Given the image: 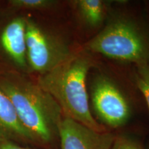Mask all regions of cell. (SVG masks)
Wrapping results in <instances>:
<instances>
[{
    "mask_svg": "<svg viewBox=\"0 0 149 149\" xmlns=\"http://www.w3.org/2000/svg\"><path fill=\"white\" fill-rule=\"evenodd\" d=\"M0 88L13 104L19 119L36 144L52 146L59 141V128L64 119L55 100L26 74L0 72Z\"/></svg>",
    "mask_w": 149,
    "mask_h": 149,
    "instance_id": "obj_1",
    "label": "cell"
},
{
    "mask_svg": "<svg viewBox=\"0 0 149 149\" xmlns=\"http://www.w3.org/2000/svg\"><path fill=\"white\" fill-rule=\"evenodd\" d=\"M93 64L88 55L74 54L51 71L38 76L36 81L55 99L64 117L95 131L105 132L107 128L95 120L90 108L86 80Z\"/></svg>",
    "mask_w": 149,
    "mask_h": 149,
    "instance_id": "obj_2",
    "label": "cell"
},
{
    "mask_svg": "<svg viewBox=\"0 0 149 149\" xmlns=\"http://www.w3.org/2000/svg\"><path fill=\"white\" fill-rule=\"evenodd\" d=\"M84 48L135 66L149 64V21L143 17L111 15L102 31Z\"/></svg>",
    "mask_w": 149,
    "mask_h": 149,
    "instance_id": "obj_3",
    "label": "cell"
},
{
    "mask_svg": "<svg viewBox=\"0 0 149 149\" xmlns=\"http://www.w3.org/2000/svg\"><path fill=\"white\" fill-rule=\"evenodd\" d=\"M26 44L30 73L38 76L51 71L74 55L60 37L29 17L26 21Z\"/></svg>",
    "mask_w": 149,
    "mask_h": 149,
    "instance_id": "obj_4",
    "label": "cell"
},
{
    "mask_svg": "<svg viewBox=\"0 0 149 149\" xmlns=\"http://www.w3.org/2000/svg\"><path fill=\"white\" fill-rule=\"evenodd\" d=\"M90 91L94 117L100 124L117 128L128 122L132 115L131 105L112 79L105 74H97L93 78Z\"/></svg>",
    "mask_w": 149,
    "mask_h": 149,
    "instance_id": "obj_5",
    "label": "cell"
},
{
    "mask_svg": "<svg viewBox=\"0 0 149 149\" xmlns=\"http://www.w3.org/2000/svg\"><path fill=\"white\" fill-rule=\"evenodd\" d=\"M26 21L22 15H11L0 23V60L8 69L30 73L26 44Z\"/></svg>",
    "mask_w": 149,
    "mask_h": 149,
    "instance_id": "obj_6",
    "label": "cell"
},
{
    "mask_svg": "<svg viewBox=\"0 0 149 149\" xmlns=\"http://www.w3.org/2000/svg\"><path fill=\"white\" fill-rule=\"evenodd\" d=\"M115 137L108 130L95 131L66 117L59 128L60 149H111Z\"/></svg>",
    "mask_w": 149,
    "mask_h": 149,
    "instance_id": "obj_7",
    "label": "cell"
},
{
    "mask_svg": "<svg viewBox=\"0 0 149 149\" xmlns=\"http://www.w3.org/2000/svg\"><path fill=\"white\" fill-rule=\"evenodd\" d=\"M0 140L17 144H35L19 119L12 102L0 88Z\"/></svg>",
    "mask_w": 149,
    "mask_h": 149,
    "instance_id": "obj_8",
    "label": "cell"
},
{
    "mask_svg": "<svg viewBox=\"0 0 149 149\" xmlns=\"http://www.w3.org/2000/svg\"><path fill=\"white\" fill-rule=\"evenodd\" d=\"M74 6L80 19L86 25L98 28L107 17L109 3L103 0H77Z\"/></svg>",
    "mask_w": 149,
    "mask_h": 149,
    "instance_id": "obj_9",
    "label": "cell"
},
{
    "mask_svg": "<svg viewBox=\"0 0 149 149\" xmlns=\"http://www.w3.org/2000/svg\"><path fill=\"white\" fill-rule=\"evenodd\" d=\"M9 8L14 10L44 11L55 8L58 1L55 0H10Z\"/></svg>",
    "mask_w": 149,
    "mask_h": 149,
    "instance_id": "obj_10",
    "label": "cell"
},
{
    "mask_svg": "<svg viewBox=\"0 0 149 149\" xmlns=\"http://www.w3.org/2000/svg\"><path fill=\"white\" fill-rule=\"evenodd\" d=\"M133 79L136 87L144 99L149 111V64L135 66Z\"/></svg>",
    "mask_w": 149,
    "mask_h": 149,
    "instance_id": "obj_11",
    "label": "cell"
},
{
    "mask_svg": "<svg viewBox=\"0 0 149 149\" xmlns=\"http://www.w3.org/2000/svg\"><path fill=\"white\" fill-rule=\"evenodd\" d=\"M111 149H146L140 141L128 135L115 136Z\"/></svg>",
    "mask_w": 149,
    "mask_h": 149,
    "instance_id": "obj_12",
    "label": "cell"
},
{
    "mask_svg": "<svg viewBox=\"0 0 149 149\" xmlns=\"http://www.w3.org/2000/svg\"><path fill=\"white\" fill-rule=\"evenodd\" d=\"M0 149H31L24 147L14 141L0 140Z\"/></svg>",
    "mask_w": 149,
    "mask_h": 149,
    "instance_id": "obj_13",
    "label": "cell"
},
{
    "mask_svg": "<svg viewBox=\"0 0 149 149\" xmlns=\"http://www.w3.org/2000/svg\"><path fill=\"white\" fill-rule=\"evenodd\" d=\"M146 149H149V141H148V144H147V146L146 147Z\"/></svg>",
    "mask_w": 149,
    "mask_h": 149,
    "instance_id": "obj_14",
    "label": "cell"
}]
</instances>
